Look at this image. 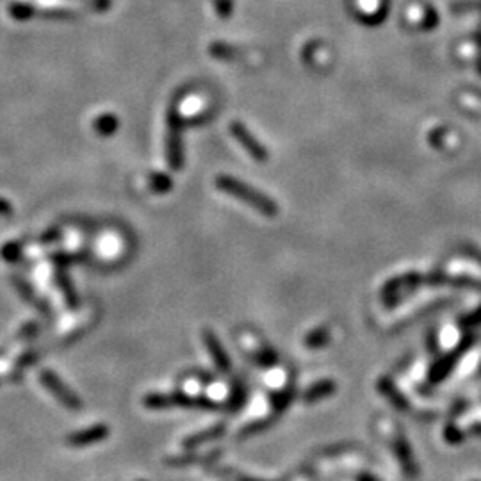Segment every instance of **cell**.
Here are the masks:
<instances>
[{
    "label": "cell",
    "instance_id": "9a60e30c",
    "mask_svg": "<svg viewBox=\"0 0 481 481\" xmlns=\"http://www.w3.org/2000/svg\"><path fill=\"white\" fill-rule=\"evenodd\" d=\"M59 239H61V232L57 230V228H52V230H47V234L41 235L40 243L49 244V243H54V241H59Z\"/></svg>",
    "mask_w": 481,
    "mask_h": 481
},
{
    "label": "cell",
    "instance_id": "3957f363",
    "mask_svg": "<svg viewBox=\"0 0 481 481\" xmlns=\"http://www.w3.org/2000/svg\"><path fill=\"white\" fill-rule=\"evenodd\" d=\"M182 116L177 113V109H171L168 114V141H166V155L168 164L171 170L178 171L184 166V152H182Z\"/></svg>",
    "mask_w": 481,
    "mask_h": 481
},
{
    "label": "cell",
    "instance_id": "ba28073f",
    "mask_svg": "<svg viewBox=\"0 0 481 481\" xmlns=\"http://www.w3.org/2000/svg\"><path fill=\"white\" fill-rule=\"evenodd\" d=\"M107 426L104 425H97L91 426V428L84 429V432H77L70 435L68 437V444L73 445V448H86L89 444H95V442H100L107 437Z\"/></svg>",
    "mask_w": 481,
    "mask_h": 481
},
{
    "label": "cell",
    "instance_id": "6da1fadb",
    "mask_svg": "<svg viewBox=\"0 0 481 481\" xmlns=\"http://www.w3.org/2000/svg\"><path fill=\"white\" fill-rule=\"evenodd\" d=\"M377 433L380 441L387 445L388 453L393 455L394 464H397L401 474L409 480H416L417 474H419V467H417L416 457H413V451L404 437V433L400 428H394L393 423L385 419L380 420Z\"/></svg>",
    "mask_w": 481,
    "mask_h": 481
},
{
    "label": "cell",
    "instance_id": "2e32d148",
    "mask_svg": "<svg viewBox=\"0 0 481 481\" xmlns=\"http://www.w3.org/2000/svg\"><path fill=\"white\" fill-rule=\"evenodd\" d=\"M11 212H13V207H11V203H9L8 200L0 198V216L11 214Z\"/></svg>",
    "mask_w": 481,
    "mask_h": 481
},
{
    "label": "cell",
    "instance_id": "9c48e42d",
    "mask_svg": "<svg viewBox=\"0 0 481 481\" xmlns=\"http://www.w3.org/2000/svg\"><path fill=\"white\" fill-rule=\"evenodd\" d=\"M118 125H120V122H118L116 114H113V113L100 114V116H98L93 122V129L97 130V134L104 136V138L113 136V134L118 130Z\"/></svg>",
    "mask_w": 481,
    "mask_h": 481
},
{
    "label": "cell",
    "instance_id": "4fadbf2b",
    "mask_svg": "<svg viewBox=\"0 0 481 481\" xmlns=\"http://www.w3.org/2000/svg\"><path fill=\"white\" fill-rule=\"evenodd\" d=\"M20 253H22V246L17 243L4 244V248L0 250V255H2V257H4L8 262H17L18 257H20Z\"/></svg>",
    "mask_w": 481,
    "mask_h": 481
},
{
    "label": "cell",
    "instance_id": "30bf717a",
    "mask_svg": "<svg viewBox=\"0 0 481 481\" xmlns=\"http://www.w3.org/2000/svg\"><path fill=\"white\" fill-rule=\"evenodd\" d=\"M56 282H57V285H59V289L63 291V294H65L68 307L70 308L77 307V294H75V291H73V285H72V282H70L68 275H66L63 269H59V271L56 273Z\"/></svg>",
    "mask_w": 481,
    "mask_h": 481
},
{
    "label": "cell",
    "instance_id": "52a82bcc",
    "mask_svg": "<svg viewBox=\"0 0 481 481\" xmlns=\"http://www.w3.org/2000/svg\"><path fill=\"white\" fill-rule=\"evenodd\" d=\"M203 342L207 346V352L214 358V364L218 365L219 371H228L230 369V358H228L227 352H225V348H223L221 342L218 340V337L212 333V330H205L203 332Z\"/></svg>",
    "mask_w": 481,
    "mask_h": 481
},
{
    "label": "cell",
    "instance_id": "8992f818",
    "mask_svg": "<svg viewBox=\"0 0 481 481\" xmlns=\"http://www.w3.org/2000/svg\"><path fill=\"white\" fill-rule=\"evenodd\" d=\"M230 132L232 136H234L235 139L239 141V145L243 146L244 150H246L248 154L251 155V157L255 159V161L259 162H266L267 157H269V154H267V150L264 148L262 145L259 143V139L255 138L253 134L250 132V130L246 129V127L243 125L241 122H232L230 123Z\"/></svg>",
    "mask_w": 481,
    "mask_h": 481
},
{
    "label": "cell",
    "instance_id": "7a4b0ae2",
    "mask_svg": "<svg viewBox=\"0 0 481 481\" xmlns=\"http://www.w3.org/2000/svg\"><path fill=\"white\" fill-rule=\"evenodd\" d=\"M216 186H218L219 191L241 200V202L253 207V209H257L259 212H262V214L275 216L276 212H278V207H276V203L273 202L269 196L259 193V191L253 189V187L248 186V184L241 182L237 178L228 177V175H219V177L216 178Z\"/></svg>",
    "mask_w": 481,
    "mask_h": 481
},
{
    "label": "cell",
    "instance_id": "5b68a950",
    "mask_svg": "<svg viewBox=\"0 0 481 481\" xmlns=\"http://www.w3.org/2000/svg\"><path fill=\"white\" fill-rule=\"evenodd\" d=\"M145 404L148 409H166V407H200V409H214L216 407L212 401L180 396V394H171V396L152 394V396H146Z\"/></svg>",
    "mask_w": 481,
    "mask_h": 481
},
{
    "label": "cell",
    "instance_id": "5bb4252c",
    "mask_svg": "<svg viewBox=\"0 0 481 481\" xmlns=\"http://www.w3.org/2000/svg\"><path fill=\"white\" fill-rule=\"evenodd\" d=\"M328 393H332V384L324 381V384H320V385H315V387H312L310 391H308V394H307V397H305V400L315 401V400H320V397L326 396Z\"/></svg>",
    "mask_w": 481,
    "mask_h": 481
},
{
    "label": "cell",
    "instance_id": "8fae6325",
    "mask_svg": "<svg viewBox=\"0 0 481 481\" xmlns=\"http://www.w3.org/2000/svg\"><path fill=\"white\" fill-rule=\"evenodd\" d=\"M13 283H15V285H17L18 292H20V294L24 296L25 299H27L29 303H31V305H34V307H36V308H40V310H43V312L47 310V307H45V305H43V301H41V299L38 298L36 294H34L33 287H31V285H29L27 282H24V280H22V278H18V276H15V278H13Z\"/></svg>",
    "mask_w": 481,
    "mask_h": 481
},
{
    "label": "cell",
    "instance_id": "7c38bea8",
    "mask_svg": "<svg viewBox=\"0 0 481 481\" xmlns=\"http://www.w3.org/2000/svg\"><path fill=\"white\" fill-rule=\"evenodd\" d=\"M148 186L150 189L155 193H168L173 186L171 178L164 173H150L148 175Z\"/></svg>",
    "mask_w": 481,
    "mask_h": 481
},
{
    "label": "cell",
    "instance_id": "277c9868",
    "mask_svg": "<svg viewBox=\"0 0 481 481\" xmlns=\"http://www.w3.org/2000/svg\"><path fill=\"white\" fill-rule=\"evenodd\" d=\"M41 384L47 387V391H49L50 394H52L54 397H56L59 403L63 404V407H66V409L70 410H79L82 407L81 400H79L75 394L70 391L68 387H66L65 384H63L59 378H57L56 372L52 371H41Z\"/></svg>",
    "mask_w": 481,
    "mask_h": 481
}]
</instances>
